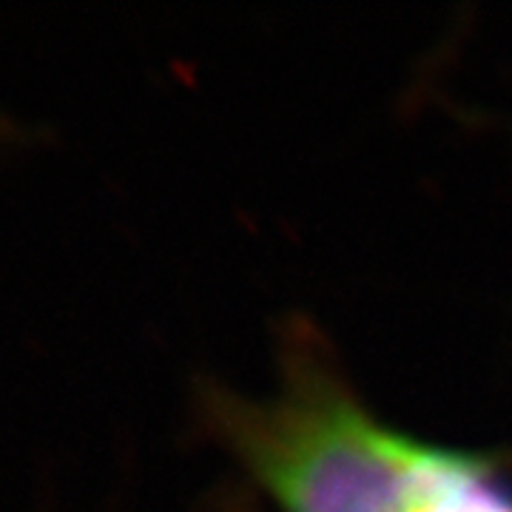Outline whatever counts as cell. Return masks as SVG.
I'll return each mask as SVG.
<instances>
[{"mask_svg":"<svg viewBox=\"0 0 512 512\" xmlns=\"http://www.w3.org/2000/svg\"><path fill=\"white\" fill-rule=\"evenodd\" d=\"M419 512H512V478L498 456L444 447Z\"/></svg>","mask_w":512,"mask_h":512,"instance_id":"2","label":"cell"},{"mask_svg":"<svg viewBox=\"0 0 512 512\" xmlns=\"http://www.w3.org/2000/svg\"><path fill=\"white\" fill-rule=\"evenodd\" d=\"M217 421L282 512H419L444 453L384 424L311 350L276 396L225 399Z\"/></svg>","mask_w":512,"mask_h":512,"instance_id":"1","label":"cell"}]
</instances>
